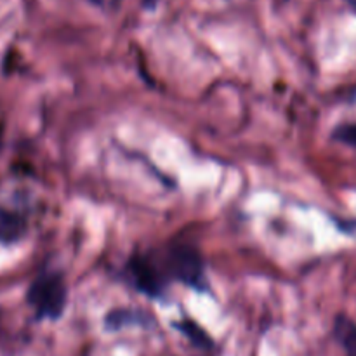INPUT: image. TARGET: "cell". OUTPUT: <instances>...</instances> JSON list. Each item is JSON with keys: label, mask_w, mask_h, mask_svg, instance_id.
I'll return each mask as SVG.
<instances>
[{"label": "cell", "mask_w": 356, "mask_h": 356, "mask_svg": "<svg viewBox=\"0 0 356 356\" xmlns=\"http://www.w3.org/2000/svg\"><path fill=\"white\" fill-rule=\"evenodd\" d=\"M334 337L343 346L344 355L356 356V322L346 315L336 316L334 322Z\"/></svg>", "instance_id": "277c9868"}, {"label": "cell", "mask_w": 356, "mask_h": 356, "mask_svg": "<svg viewBox=\"0 0 356 356\" xmlns=\"http://www.w3.org/2000/svg\"><path fill=\"white\" fill-rule=\"evenodd\" d=\"M90 2H94V3H103V0H90Z\"/></svg>", "instance_id": "30bf717a"}, {"label": "cell", "mask_w": 356, "mask_h": 356, "mask_svg": "<svg viewBox=\"0 0 356 356\" xmlns=\"http://www.w3.org/2000/svg\"><path fill=\"white\" fill-rule=\"evenodd\" d=\"M149 318L152 316H148L146 313L134 312V309H115V312L108 313L104 323L110 330H120L129 325H146Z\"/></svg>", "instance_id": "5b68a950"}, {"label": "cell", "mask_w": 356, "mask_h": 356, "mask_svg": "<svg viewBox=\"0 0 356 356\" xmlns=\"http://www.w3.org/2000/svg\"><path fill=\"white\" fill-rule=\"evenodd\" d=\"M127 275L132 285L148 298H160L163 294V289L167 285V275L149 257H131V261L127 263Z\"/></svg>", "instance_id": "3957f363"}, {"label": "cell", "mask_w": 356, "mask_h": 356, "mask_svg": "<svg viewBox=\"0 0 356 356\" xmlns=\"http://www.w3.org/2000/svg\"><path fill=\"white\" fill-rule=\"evenodd\" d=\"M68 291L59 271H42L28 289L26 301L38 320H58L65 313Z\"/></svg>", "instance_id": "6da1fadb"}, {"label": "cell", "mask_w": 356, "mask_h": 356, "mask_svg": "<svg viewBox=\"0 0 356 356\" xmlns=\"http://www.w3.org/2000/svg\"><path fill=\"white\" fill-rule=\"evenodd\" d=\"M330 138L334 141L341 143V145L351 146L356 148V122H346V124H339L332 131Z\"/></svg>", "instance_id": "52a82bcc"}, {"label": "cell", "mask_w": 356, "mask_h": 356, "mask_svg": "<svg viewBox=\"0 0 356 356\" xmlns=\"http://www.w3.org/2000/svg\"><path fill=\"white\" fill-rule=\"evenodd\" d=\"M348 2H350V6L353 7V9L356 10V0H348Z\"/></svg>", "instance_id": "9c48e42d"}, {"label": "cell", "mask_w": 356, "mask_h": 356, "mask_svg": "<svg viewBox=\"0 0 356 356\" xmlns=\"http://www.w3.org/2000/svg\"><path fill=\"white\" fill-rule=\"evenodd\" d=\"M174 327H176L177 330H181V334L186 336L197 348L209 350V348H212V344H214L212 343L211 336H209L198 323L191 322V320H181V322H177Z\"/></svg>", "instance_id": "8992f818"}, {"label": "cell", "mask_w": 356, "mask_h": 356, "mask_svg": "<svg viewBox=\"0 0 356 356\" xmlns=\"http://www.w3.org/2000/svg\"><path fill=\"white\" fill-rule=\"evenodd\" d=\"M156 2H159V0H143L145 7H148V9H153V7L156 6Z\"/></svg>", "instance_id": "ba28073f"}, {"label": "cell", "mask_w": 356, "mask_h": 356, "mask_svg": "<svg viewBox=\"0 0 356 356\" xmlns=\"http://www.w3.org/2000/svg\"><path fill=\"white\" fill-rule=\"evenodd\" d=\"M167 277L176 278L186 287L195 289L198 292H207V275H205V263L200 252L195 247L176 243L167 250L165 268Z\"/></svg>", "instance_id": "7a4b0ae2"}]
</instances>
